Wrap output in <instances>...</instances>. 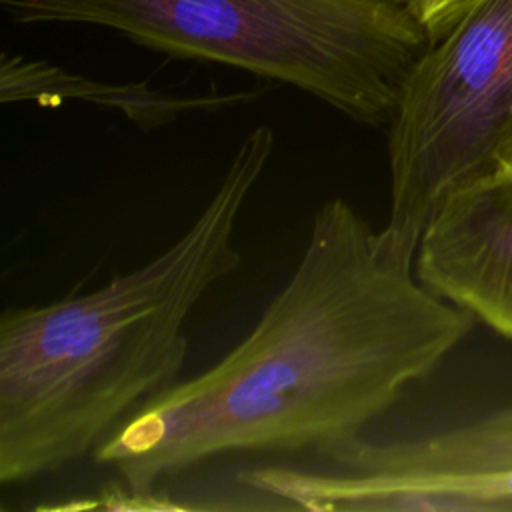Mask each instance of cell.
Instances as JSON below:
<instances>
[{
  "instance_id": "1",
  "label": "cell",
  "mask_w": 512,
  "mask_h": 512,
  "mask_svg": "<svg viewBox=\"0 0 512 512\" xmlns=\"http://www.w3.org/2000/svg\"><path fill=\"white\" fill-rule=\"evenodd\" d=\"M416 248L346 200H326L288 282L242 342L140 406L94 458L126 486L152 490L216 456H318L364 436L476 322L420 282Z\"/></svg>"
},
{
  "instance_id": "2",
  "label": "cell",
  "mask_w": 512,
  "mask_h": 512,
  "mask_svg": "<svg viewBox=\"0 0 512 512\" xmlns=\"http://www.w3.org/2000/svg\"><path fill=\"white\" fill-rule=\"evenodd\" d=\"M274 152L270 126L236 146L206 206L166 250L88 292L0 318V482L22 484L98 448L176 384L186 324L238 264V218Z\"/></svg>"
},
{
  "instance_id": "3",
  "label": "cell",
  "mask_w": 512,
  "mask_h": 512,
  "mask_svg": "<svg viewBox=\"0 0 512 512\" xmlns=\"http://www.w3.org/2000/svg\"><path fill=\"white\" fill-rule=\"evenodd\" d=\"M16 24L114 30L172 58L292 86L346 118L388 126L430 48L400 0H0Z\"/></svg>"
},
{
  "instance_id": "4",
  "label": "cell",
  "mask_w": 512,
  "mask_h": 512,
  "mask_svg": "<svg viewBox=\"0 0 512 512\" xmlns=\"http://www.w3.org/2000/svg\"><path fill=\"white\" fill-rule=\"evenodd\" d=\"M386 130V226L418 244L452 192L512 158V0L466 6L408 70Z\"/></svg>"
},
{
  "instance_id": "5",
  "label": "cell",
  "mask_w": 512,
  "mask_h": 512,
  "mask_svg": "<svg viewBox=\"0 0 512 512\" xmlns=\"http://www.w3.org/2000/svg\"><path fill=\"white\" fill-rule=\"evenodd\" d=\"M318 466H262L240 480L278 508L344 512L360 492L416 476L512 470V406L450 428L402 438L344 442L318 454Z\"/></svg>"
},
{
  "instance_id": "6",
  "label": "cell",
  "mask_w": 512,
  "mask_h": 512,
  "mask_svg": "<svg viewBox=\"0 0 512 512\" xmlns=\"http://www.w3.org/2000/svg\"><path fill=\"white\" fill-rule=\"evenodd\" d=\"M416 276L512 340V162L452 192L424 226Z\"/></svg>"
},
{
  "instance_id": "7",
  "label": "cell",
  "mask_w": 512,
  "mask_h": 512,
  "mask_svg": "<svg viewBox=\"0 0 512 512\" xmlns=\"http://www.w3.org/2000/svg\"><path fill=\"white\" fill-rule=\"evenodd\" d=\"M258 98L256 90L178 94L158 90L146 82H106L74 74L56 64L4 52L0 58V100L58 106L70 100L112 108L142 130L176 122L188 112H214Z\"/></svg>"
},
{
  "instance_id": "8",
  "label": "cell",
  "mask_w": 512,
  "mask_h": 512,
  "mask_svg": "<svg viewBox=\"0 0 512 512\" xmlns=\"http://www.w3.org/2000/svg\"><path fill=\"white\" fill-rule=\"evenodd\" d=\"M410 16L426 30L432 42L440 40L456 24L472 0H400Z\"/></svg>"
},
{
  "instance_id": "9",
  "label": "cell",
  "mask_w": 512,
  "mask_h": 512,
  "mask_svg": "<svg viewBox=\"0 0 512 512\" xmlns=\"http://www.w3.org/2000/svg\"><path fill=\"white\" fill-rule=\"evenodd\" d=\"M508 162H512V158H510V160H508Z\"/></svg>"
}]
</instances>
